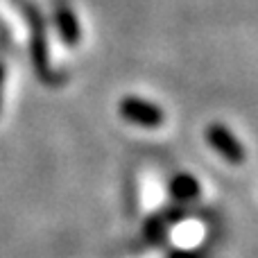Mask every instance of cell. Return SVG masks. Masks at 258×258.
<instances>
[{"instance_id": "6da1fadb", "label": "cell", "mask_w": 258, "mask_h": 258, "mask_svg": "<svg viewBox=\"0 0 258 258\" xmlns=\"http://www.w3.org/2000/svg\"><path fill=\"white\" fill-rule=\"evenodd\" d=\"M27 32H30V52H32V63H34L36 73L41 80L52 82L54 80V66L52 57H50V41H48V30H45L43 21H41L39 12H27Z\"/></svg>"}, {"instance_id": "7a4b0ae2", "label": "cell", "mask_w": 258, "mask_h": 258, "mask_svg": "<svg viewBox=\"0 0 258 258\" xmlns=\"http://www.w3.org/2000/svg\"><path fill=\"white\" fill-rule=\"evenodd\" d=\"M118 113L125 118L127 122L138 127H145V129H156L163 125L165 120V113L161 107H156L154 102L150 100H143L136 98V95H127L118 102Z\"/></svg>"}, {"instance_id": "3957f363", "label": "cell", "mask_w": 258, "mask_h": 258, "mask_svg": "<svg viewBox=\"0 0 258 258\" xmlns=\"http://www.w3.org/2000/svg\"><path fill=\"white\" fill-rule=\"evenodd\" d=\"M206 141H209V145L213 147L224 161H229V163L238 165L245 161V147H242L240 138L227 125H222V122H211V125L206 127Z\"/></svg>"}, {"instance_id": "277c9868", "label": "cell", "mask_w": 258, "mask_h": 258, "mask_svg": "<svg viewBox=\"0 0 258 258\" xmlns=\"http://www.w3.org/2000/svg\"><path fill=\"white\" fill-rule=\"evenodd\" d=\"M52 18H54V27H57L63 43L68 48H77L82 41V27H80V18H77L73 5L68 0H54Z\"/></svg>"}, {"instance_id": "5b68a950", "label": "cell", "mask_w": 258, "mask_h": 258, "mask_svg": "<svg viewBox=\"0 0 258 258\" xmlns=\"http://www.w3.org/2000/svg\"><path fill=\"white\" fill-rule=\"evenodd\" d=\"M200 181L188 172H179L177 177H172L170 181V195L177 202H190L195 197H200Z\"/></svg>"}, {"instance_id": "8992f818", "label": "cell", "mask_w": 258, "mask_h": 258, "mask_svg": "<svg viewBox=\"0 0 258 258\" xmlns=\"http://www.w3.org/2000/svg\"><path fill=\"white\" fill-rule=\"evenodd\" d=\"M0 14H3L5 18H12L14 16V9L7 5V0H0ZM9 25H12L14 34H18V36H25L27 34V21H25V18H18V23L16 21H9Z\"/></svg>"}, {"instance_id": "52a82bcc", "label": "cell", "mask_w": 258, "mask_h": 258, "mask_svg": "<svg viewBox=\"0 0 258 258\" xmlns=\"http://www.w3.org/2000/svg\"><path fill=\"white\" fill-rule=\"evenodd\" d=\"M3 95H5V66L0 61V109H3Z\"/></svg>"}, {"instance_id": "ba28073f", "label": "cell", "mask_w": 258, "mask_h": 258, "mask_svg": "<svg viewBox=\"0 0 258 258\" xmlns=\"http://www.w3.org/2000/svg\"><path fill=\"white\" fill-rule=\"evenodd\" d=\"M170 258H197V254H192V251H174Z\"/></svg>"}]
</instances>
